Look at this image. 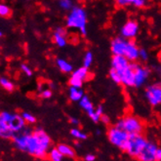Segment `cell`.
Here are the masks:
<instances>
[{
    "instance_id": "cell-17",
    "label": "cell",
    "mask_w": 161,
    "mask_h": 161,
    "mask_svg": "<svg viewBox=\"0 0 161 161\" xmlns=\"http://www.w3.org/2000/svg\"><path fill=\"white\" fill-rule=\"evenodd\" d=\"M71 77L76 78V79L82 81V82L86 81V80L89 79V77H90V72H89V70H88V68L84 67V65H83L82 68L77 69L76 70H74V71L72 72Z\"/></svg>"
},
{
    "instance_id": "cell-32",
    "label": "cell",
    "mask_w": 161,
    "mask_h": 161,
    "mask_svg": "<svg viewBox=\"0 0 161 161\" xmlns=\"http://www.w3.org/2000/svg\"><path fill=\"white\" fill-rule=\"evenodd\" d=\"M40 97L42 98V99H50L51 97H52V95H53V93H52V91L50 90V89H48V88H46V89H43V90H40Z\"/></svg>"
},
{
    "instance_id": "cell-18",
    "label": "cell",
    "mask_w": 161,
    "mask_h": 161,
    "mask_svg": "<svg viewBox=\"0 0 161 161\" xmlns=\"http://www.w3.org/2000/svg\"><path fill=\"white\" fill-rule=\"evenodd\" d=\"M58 149L62 153V154L64 157H68V158H74L75 157V150L69 145H65V144H60L58 145Z\"/></svg>"
},
{
    "instance_id": "cell-37",
    "label": "cell",
    "mask_w": 161,
    "mask_h": 161,
    "mask_svg": "<svg viewBox=\"0 0 161 161\" xmlns=\"http://www.w3.org/2000/svg\"><path fill=\"white\" fill-rule=\"evenodd\" d=\"M155 160L156 161H161V148H159V147H157V149H156Z\"/></svg>"
},
{
    "instance_id": "cell-13",
    "label": "cell",
    "mask_w": 161,
    "mask_h": 161,
    "mask_svg": "<svg viewBox=\"0 0 161 161\" xmlns=\"http://www.w3.org/2000/svg\"><path fill=\"white\" fill-rule=\"evenodd\" d=\"M139 52L140 49L138 48V46L135 44V42L128 40L126 48H125V52H124V57L130 61V62H135L139 59Z\"/></svg>"
},
{
    "instance_id": "cell-39",
    "label": "cell",
    "mask_w": 161,
    "mask_h": 161,
    "mask_svg": "<svg viewBox=\"0 0 161 161\" xmlns=\"http://www.w3.org/2000/svg\"><path fill=\"white\" fill-rule=\"evenodd\" d=\"M101 121L103 123V124H108V123L109 122V118H108L107 115H103H103L101 116Z\"/></svg>"
},
{
    "instance_id": "cell-26",
    "label": "cell",
    "mask_w": 161,
    "mask_h": 161,
    "mask_svg": "<svg viewBox=\"0 0 161 161\" xmlns=\"http://www.w3.org/2000/svg\"><path fill=\"white\" fill-rule=\"evenodd\" d=\"M11 15H12V11L10 8L5 4H0V17L9 18L11 17Z\"/></svg>"
},
{
    "instance_id": "cell-5",
    "label": "cell",
    "mask_w": 161,
    "mask_h": 161,
    "mask_svg": "<svg viewBox=\"0 0 161 161\" xmlns=\"http://www.w3.org/2000/svg\"><path fill=\"white\" fill-rule=\"evenodd\" d=\"M147 140L142 134H130L129 138V146L126 153L132 157L138 159L142 150L144 149L147 144Z\"/></svg>"
},
{
    "instance_id": "cell-24",
    "label": "cell",
    "mask_w": 161,
    "mask_h": 161,
    "mask_svg": "<svg viewBox=\"0 0 161 161\" xmlns=\"http://www.w3.org/2000/svg\"><path fill=\"white\" fill-rule=\"evenodd\" d=\"M109 77L111 78V80L116 83V84H122V75L120 72H118L116 69H114L113 68H111L110 71H109Z\"/></svg>"
},
{
    "instance_id": "cell-42",
    "label": "cell",
    "mask_w": 161,
    "mask_h": 161,
    "mask_svg": "<svg viewBox=\"0 0 161 161\" xmlns=\"http://www.w3.org/2000/svg\"><path fill=\"white\" fill-rule=\"evenodd\" d=\"M1 36H2V32H1V31H0V37H1Z\"/></svg>"
},
{
    "instance_id": "cell-20",
    "label": "cell",
    "mask_w": 161,
    "mask_h": 161,
    "mask_svg": "<svg viewBox=\"0 0 161 161\" xmlns=\"http://www.w3.org/2000/svg\"><path fill=\"white\" fill-rule=\"evenodd\" d=\"M79 105H80L81 108L84 109L87 113H90V112H92L93 110H95L92 102L90 101V99H89L87 96H83V97H82V99L79 101Z\"/></svg>"
},
{
    "instance_id": "cell-22",
    "label": "cell",
    "mask_w": 161,
    "mask_h": 161,
    "mask_svg": "<svg viewBox=\"0 0 161 161\" xmlns=\"http://www.w3.org/2000/svg\"><path fill=\"white\" fill-rule=\"evenodd\" d=\"M57 65L58 68L61 69V71L64 72V73H69L72 71V65L64 59H58L57 60Z\"/></svg>"
},
{
    "instance_id": "cell-11",
    "label": "cell",
    "mask_w": 161,
    "mask_h": 161,
    "mask_svg": "<svg viewBox=\"0 0 161 161\" xmlns=\"http://www.w3.org/2000/svg\"><path fill=\"white\" fill-rule=\"evenodd\" d=\"M130 65V61L124 56L113 55L111 60V68L116 69L118 72L122 73Z\"/></svg>"
},
{
    "instance_id": "cell-14",
    "label": "cell",
    "mask_w": 161,
    "mask_h": 161,
    "mask_svg": "<svg viewBox=\"0 0 161 161\" xmlns=\"http://www.w3.org/2000/svg\"><path fill=\"white\" fill-rule=\"evenodd\" d=\"M122 75V84L127 87H135V76H134V69L131 67V63L129 68H127L124 71L121 73Z\"/></svg>"
},
{
    "instance_id": "cell-15",
    "label": "cell",
    "mask_w": 161,
    "mask_h": 161,
    "mask_svg": "<svg viewBox=\"0 0 161 161\" xmlns=\"http://www.w3.org/2000/svg\"><path fill=\"white\" fill-rule=\"evenodd\" d=\"M65 34H67V31H65V30L63 27H57L54 34H53L54 42L57 44V46L61 47V48H63V47H64L65 45H67Z\"/></svg>"
},
{
    "instance_id": "cell-38",
    "label": "cell",
    "mask_w": 161,
    "mask_h": 161,
    "mask_svg": "<svg viewBox=\"0 0 161 161\" xmlns=\"http://www.w3.org/2000/svg\"><path fill=\"white\" fill-rule=\"evenodd\" d=\"M84 159L86 161H94L95 159H96V156H95L94 154H87L84 157Z\"/></svg>"
},
{
    "instance_id": "cell-2",
    "label": "cell",
    "mask_w": 161,
    "mask_h": 161,
    "mask_svg": "<svg viewBox=\"0 0 161 161\" xmlns=\"http://www.w3.org/2000/svg\"><path fill=\"white\" fill-rule=\"evenodd\" d=\"M67 25L69 28H77L83 35L87 34V15L83 8L75 6L71 9L67 18Z\"/></svg>"
},
{
    "instance_id": "cell-10",
    "label": "cell",
    "mask_w": 161,
    "mask_h": 161,
    "mask_svg": "<svg viewBox=\"0 0 161 161\" xmlns=\"http://www.w3.org/2000/svg\"><path fill=\"white\" fill-rule=\"evenodd\" d=\"M157 146L151 142H147V144L142 150L138 159L141 161H153L155 160V153H156Z\"/></svg>"
},
{
    "instance_id": "cell-34",
    "label": "cell",
    "mask_w": 161,
    "mask_h": 161,
    "mask_svg": "<svg viewBox=\"0 0 161 161\" xmlns=\"http://www.w3.org/2000/svg\"><path fill=\"white\" fill-rule=\"evenodd\" d=\"M21 69L24 71V73L26 75V76H31L32 75V70H31V69L28 67L27 64H23L22 65H21Z\"/></svg>"
},
{
    "instance_id": "cell-29",
    "label": "cell",
    "mask_w": 161,
    "mask_h": 161,
    "mask_svg": "<svg viewBox=\"0 0 161 161\" xmlns=\"http://www.w3.org/2000/svg\"><path fill=\"white\" fill-rule=\"evenodd\" d=\"M22 116H23V118L25 119V121L27 123V124H34V123L36 122V118L32 114H31V113H28V112H23Z\"/></svg>"
},
{
    "instance_id": "cell-21",
    "label": "cell",
    "mask_w": 161,
    "mask_h": 161,
    "mask_svg": "<svg viewBox=\"0 0 161 161\" xmlns=\"http://www.w3.org/2000/svg\"><path fill=\"white\" fill-rule=\"evenodd\" d=\"M64 155L62 154L61 151L58 149V147H53L49 150L48 153V158L51 161H62L64 159Z\"/></svg>"
},
{
    "instance_id": "cell-27",
    "label": "cell",
    "mask_w": 161,
    "mask_h": 161,
    "mask_svg": "<svg viewBox=\"0 0 161 161\" xmlns=\"http://www.w3.org/2000/svg\"><path fill=\"white\" fill-rule=\"evenodd\" d=\"M59 5L64 10H71L73 8V2L72 0H60Z\"/></svg>"
},
{
    "instance_id": "cell-7",
    "label": "cell",
    "mask_w": 161,
    "mask_h": 161,
    "mask_svg": "<svg viewBox=\"0 0 161 161\" xmlns=\"http://www.w3.org/2000/svg\"><path fill=\"white\" fill-rule=\"evenodd\" d=\"M131 67L134 69V76H135V87H141L144 85L148 78L149 70L142 65L132 62Z\"/></svg>"
},
{
    "instance_id": "cell-12",
    "label": "cell",
    "mask_w": 161,
    "mask_h": 161,
    "mask_svg": "<svg viewBox=\"0 0 161 161\" xmlns=\"http://www.w3.org/2000/svg\"><path fill=\"white\" fill-rule=\"evenodd\" d=\"M128 40H126V38L124 37H117V38L113 39L111 41V45H110V50L111 53L113 55H121L123 56L125 52V48L127 45Z\"/></svg>"
},
{
    "instance_id": "cell-35",
    "label": "cell",
    "mask_w": 161,
    "mask_h": 161,
    "mask_svg": "<svg viewBox=\"0 0 161 161\" xmlns=\"http://www.w3.org/2000/svg\"><path fill=\"white\" fill-rule=\"evenodd\" d=\"M147 52L145 50V49H140V52H139V58L142 60V61H147Z\"/></svg>"
},
{
    "instance_id": "cell-1",
    "label": "cell",
    "mask_w": 161,
    "mask_h": 161,
    "mask_svg": "<svg viewBox=\"0 0 161 161\" xmlns=\"http://www.w3.org/2000/svg\"><path fill=\"white\" fill-rule=\"evenodd\" d=\"M12 141L19 150L25 151L38 159H46L48 157L52 144L50 137L41 128L32 131L25 127L20 133H16Z\"/></svg>"
},
{
    "instance_id": "cell-36",
    "label": "cell",
    "mask_w": 161,
    "mask_h": 161,
    "mask_svg": "<svg viewBox=\"0 0 161 161\" xmlns=\"http://www.w3.org/2000/svg\"><path fill=\"white\" fill-rule=\"evenodd\" d=\"M115 2L120 7H126L131 5V0H115Z\"/></svg>"
},
{
    "instance_id": "cell-4",
    "label": "cell",
    "mask_w": 161,
    "mask_h": 161,
    "mask_svg": "<svg viewBox=\"0 0 161 161\" xmlns=\"http://www.w3.org/2000/svg\"><path fill=\"white\" fill-rule=\"evenodd\" d=\"M116 126L125 130L129 134H142L144 131V123L134 115H127L117 121Z\"/></svg>"
},
{
    "instance_id": "cell-25",
    "label": "cell",
    "mask_w": 161,
    "mask_h": 161,
    "mask_svg": "<svg viewBox=\"0 0 161 161\" xmlns=\"http://www.w3.org/2000/svg\"><path fill=\"white\" fill-rule=\"evenodd\" d=\"M70 135L76 140H86L87 139V135L82 132L81 130L79 129H76V128H73L70 130Z\"/></svg>"
},
{
    "instance_id": "cell-30",
    "label": "cell",
    "mask_w": 161,
    "mask_h": 161,
    "mask_svg": "<svg viewBox=\"0 0 161 161\" xmlns=\"http://www.w3.org/2000/svg\"><path fill=\"white\" fill-rule=\"evenodd\" d=\"M147 0H131V5L136 8H144L147 5Z\"/></svg>"
},
{
    "instance_id": "cell-33",
    "label": "cell",
    "mask_w": 161,
    "mask_h": 161,
    "mask_svg": "<svg viewBox=\"0 0 161 161\" xmlns=\"http://www.w3.org/2000/svg\"><path fill=\"white\" fill-rule=\"evenodd\" d=\"M88 115L92 119V121H94V122H99V121H101V115L99 114V113H97L96 110H93L92 112L88 113Z\"/></svg>"
},
{
    "instance_id": "cell-19",
    "label": "cell",
    "mask_w": 161,
    "mask_h": 161,
    "mask_svg": "<svg viewBox=\"0 0 161 161\" xmlns=\"http://www.w3.org/2000/svg\"><path fill=\"white\" fill-rule=\"evenodd\" d=\"M84 96V93L80 88L72 87L70 86L69 88V99L73 102H79L82 97Z\"/></svg>"
},
{
    "instance_id": "cell-6",
    "label": "cell",
    "mask_w": 161,
    "mask_h": 161,
    "mask_svg": "<svg viewBox=\"0 0 161 161\" xmlns=\"http://www.w3.org/2000/svg\"><path fill=\"white\" fill-rule=\"evenodd\" d=\"M0 118L6 121L15 133H20L25 128L26 122L23 118L22 114L11 113L8 111H1L0 112Z\"/></svg>"
},
{
    "instance_id": "cell-9",
    "label": "cell",
    "mask_w": 161,
    "mask_h": 161,
    "mask_svg": "<svg viewBox=\"0 0 161 161\" xmlns=\"http://www.w3.org/2000/svg\"><path fill=\"white\" fill-rule=\"evenodd\" d=\"M139 32V24L136 21L130 20L125 23L121 28V35L126 39H133Z\"/></svg>"
},
{
    "instance_id": "cell-41",
    "label": "cell",
    "mask_w": 161,
    "mask_h": 161,
    "mask_svg": "<svg viewBox=\"0 0 161 161\" xmlns=\"http://www.w3.org/2000/svg\"><path fill=\"white\" fill-rule=\"evenodd\" d=\"M95 110H96V111H97V113H99V114H100L101 116L103 115V107H102V106L98 107V108H97V109H95Z\"/></svg>"
},
{
    "instance_id": "cell-28",
    "label": "cell",
    "mask_w": 161,
    "mask_h": 161,
    "mask_svg": "<svg viewBox=\"0 0 161 161\" xmlns=\"http://www.w3.org/2000/svg\"><path fill=\"white\" fill-rule=\"evenodd\" d=\"M93 63V54L91 52H87L84 56V59H83V65L86 68L91 67V64Z\"/></svg>"
},
{
    "instance_id": "cell-23",
    "label": "cell",
    "mask_w": 161,
    "mask_h": 161,
    "mask_svg": "<svg viewBox=\"0 0 161 161\" xmlns=\"http://www.w3.org/2000/svg\"><path fill=\"white\" fill-rule=\"evenodd\" d=\"M0 86L8 92H13L15 90V85L6 77H0Z\"/></svg>"
},
{
    "instance_id": "cell-40",
    "label": "cell",
    "mask_w": 161,
    "mask_h": 161,
    "mask_svg": "<svg viewBox=\"0 0 161 161\" xmlns=\"http://www.w3.org/2000/svg\"><path fill=\"white\" fill-rule=\"evenodd\" d=\"M70 123L73 125H78L79 124V121L76 119V118H74V117H71L70 118Z\"/></svg>"
},
{
    "instance_id": "cell-31",
    "label": "cell",
    "mask_w": 161,
    "mask_h": 161,
    "mask_svg": "<svg viewBox=\"0 0 161 161\" xmlns=\"http://www.w3.org/2000/svg\"><path fill=\"white\" fill-rule=\"evenodd\" d=\"M69 83L70 86H72V87H76V88H81V87H82V85H83V82H82V81H80V80H78V79H76V78H73V77H71V76H70V78H69Z\"/></svg>"
},
{
    "instance_id": "cell-16",
    "label": "cell",
    "mask_w": 161,
    "mask_h": 161,
    "mask_svg": "<svg viewBox=\"0 0 161 161\" xmlns=\"http://www.w3.org/2000/svg\"><path fill=\"white\" fill-rule=\"evenodd\" d=\"M15 134L16 133L13 132L8 123L0 118V138L5 140H12Z\"/></svg>"
},
{
    "instance_id": "cell-8",
    "label": "cell",
    "mask_w": 161,
    "mask_h": 161,
    "mask_svg": "<svg viewBox=\"0 0 161 161\" xmlns=\"http://www.w3.org/2000/svg\"><path fill=\"white\" fill-rule=\"evenodd\" d=\"M146 97L151 106L161 105V84L149 86L146 91Z\"/></svg>"
},
{
    "instance_id": "cell-3",
    "label": "cell",
    "mask_w": 161,
    "mask_h": 161,
    "mask_svg": "<svg viewBox=\"0 0 161 161\" xmlns=\"http://www.w3.org/2000/svg\"><path fill=\"white\" fill-rule=\"evenodd\" d=\"M108 138L113 146L119 147L123 151L127 150L129 146L130 134L125 130L117 127L116 125L113 126L108 131Z\"/></svg>"
}]
</instances>
